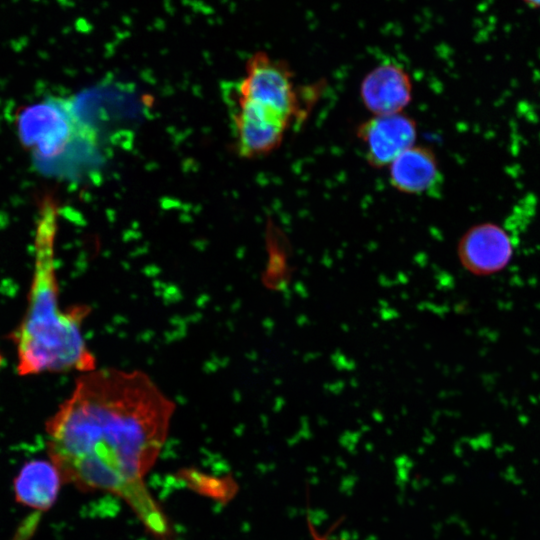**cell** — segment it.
Instances as JSON below:
<instances>
[{"label":"cell","instance_id":"cell-11","mask_svg":"<svg viewBox=\"0 0 540 540\" xmlns=\"http://www.w3.org/2000/svg\"><path fill=\"white\" fill-rule=\"evenodd\" d=\"M315 540H326V539L321 536H315Z\"/></svg>","mask_w":540,"mask_h":540},{"label":"cell","instance_id":"cell-9","mask_svg":"<svg viewBox=\"0 0 540 540\" xmlns=\"http://www.w3.org/2000/svg\"><path fill=\"white\" fill-rule=\"evenodd\" d=\"M61 482L60 473L51 461L32 460L16 477V499L27 507L46 510L56 500Z\"/></svg>","mask_w":540,"mask_h":540},{"label":"cell","instance_id":"cell-8","mask_svg":"<svg viewBox=\"0 0 540 540\" xmlns=\"http://www.w3.org/2000/svg\"><path fill=\"white\" fill-rule=\"evenodd\" d=\"M388 167L391 185L402 193H428L442 180L435 153L424 146L406 149Z\"/></svg>","mask_w":540,"mask_h":540},{"label":"cell","instance_id":"cell-2","mask_svg":"<svg viewBox=\"0 0 540 540\" xmlns=\"http://www.w3.org/2000/svg\"><path fill=\"white\" fill-rule=\"evenodd\" d=\"M50 233L40 234L24 315L11 333L20 375L96 369V359L83 336L90 312L84 304L62 309Z\"/></svg>","mask_w":540,"mask_h":540},{"label":"cell","instance_id":"cell-6","mask_svg":"<svg viewBox=\"0 0 540 540\" xmlns=\"http://www.w3.org/2000/svg\"><path fill=\"white\" fill-rule=\"evenodd\" d=\"M458 255L470 272L489 275L508 264L512 257V242L502 228L481 224L464 234L459 242Z\"/></svg>","mask_w":540,"mask_h":540},{"label":"cell","instance_id":"cell-1","mask_svg":"<svg viewBox=\"0 0 540 540\" xmlns=\"http://www.w3.org/2000/svg\"><path fill=\"white\" fill-rule=\"evenodd\" d=\"M175 411L146 373L117 368L82 373L46 425L50 461L63 481L120 497L156 536L169 525L144 477L157 460Z\"/></svg>","mask_w":540,"mask_h":540},{"label":"cell","instance_id":"cell-7","mask_svg":"<svg viewBox=\"0 0 540 540\" xmlns=\"http://www.w3.org/2000/svg\"><path fill=\"white\" fill-rule=\"evenodd\" d=\"M360 97L373 115L400 113L411 101L412 82L403 68L380 65L362 80Z\"/></svg>","mask_w":540,"mask_h":540},{"label":"cell","instance_id":"cell-10","mask_svg":"<svg viewBox=\"0 0 540 540\" xmlns=\"http://www.w3.org/2000/svg\"><path fill=\"white\" fill-rule=\"evenodd\" d=\"M527 4L533 7H540V0H524Z\"/></svg>","mask_w":540,"mask_h":540},{"label":"cell","instance_id":"cell-4","mask_svg":"<svg viewBox=\"0 0 540 540\" xmlns=\"http://www.w3.org/2000/svg\"><path fill=\"white\" fill-rule=\"evenodd\" d=\"M18 134L42 164H64L78 145L95 143L92 127L77 115L72 100L48 98L26 107L17 120Z\"/></svg>","mask_w":540,"mask_h":540},{"label":"cell","instance_id":"cell-3","mask_svg":"<svg viewBox=\"0 0 540 540\" xmlns=\"http://www.w3.org/2000/svg\"><path fill=\"white\" fill-rule=\"evenodd\" d=\"M227 99L233 123L262 131L286 132L300 111L288 65L262 51L247 60L244 77Z\"/></svg>","mask_w":540,"mask_h":540},{"label":"cell","instance_id":"cell-5","mask_svg":"<svg viewBox=\"0 0 540 540\" xmlns=\"http://www.w3.org/2000/svg\"><path fill=\"white\" fill-rule=\"evenodd\" d=\"M357 136L364 145L368 163L380 168L389 166L415 145L417 129L414 120L402 112L374 115L359 125Z\"/></svg>","mask_w":540,"mask_h":540}]
</instances>
